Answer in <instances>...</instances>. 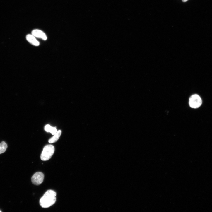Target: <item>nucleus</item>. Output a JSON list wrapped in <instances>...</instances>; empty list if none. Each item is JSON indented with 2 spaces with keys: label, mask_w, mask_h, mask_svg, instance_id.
Segmentation results:
<instances>
[{
  "label": "nucleus",
  "mask_w": 212,
  "mask_h": 212,
  "mask_svg": "<svg viewBox=\"0 0 212 212\" xmlns=\"http://www.w3.org/2000/svg\"><path fill=\"white\" fill-rule=\"evenodd\" d=\"M56 192L52 190L47 191L41 198L40 203L41 206L43 208H47L53 204L56 201Z\"/></svg>",
  "instance_id": "nucleus-1"
},
{
  "label": "nucleus",
  "mask_w": 212,
  "mask_h": 212,
  "mask_svg": "<svg viewBox=\"0 0 212 212\" xmlns=\"http://www.w3.org/2000/svg\"><path fill=\"white\" fill-rule=\"evenodd\" d=\"M55 151V148L52 145H48L44 148L40 158L43 161L48 160L54 154Z\"/></svg>",
  "instance_id": "nucleus-2"
},
{
  "label": "nucleus",
  "mask_w": 212,
  "mask_h": 212,
  "mask_svg": "<svg viewBox=\"0 0 212 212\" xmlns=\"http://www.w3.org/2000/svg\"><path fill=\"white\" fill-rule=\"evenodd\" d=\"M189 103L191 108L196 109L200 107L202 103V100L199 95L194 94L189 98Z\"/></svg>",
  "instance_id": "nucleus-3"
},
{
  "label": "nucleus",
  "mask_w": 212,
  "mask_h": 212,
  "mask_svg": "<svg viewBox=\"0 0 212 212\" xmlns=\"http://www.w3.org/2000/svg\"><path fill=\"white\" fill-rule=\"evenodd\" d=\"M44 177V175L42 173L37 172L32 176L31 181L33 184L36 185H39L43 182Z\"/></svg>",
  "instance_id": "nucleus-4"
},
{
  "label": "nucleus",
  "mask_w": 212,
  "mask_h": 212,
  "mask_svg": "<svg viewBox=\"0 0 212 212\" xmlns=\"http://www.w3.org/2000/svg\"><path fill=\"white\" fill-rule=\"evenodd\" d=\"M32 34L35 37L41 38L44 40L47 39V37L45 33L41 30H34L32 31Z\"/></svg>",
  "instance_id": "nucleus-5"
},
{
  "label": "nucleus",
  "mask_w": 212,
  "mask_h": 212,
  "mask_svg": "<svg viewBox=\"0 0 212 212\" xmlns=\"http://www.w3.org/2000/svg\"><path fill=\"white\" fill-rule=\"evenodd\" d=\"M27 41L32 45L37 46L40 45V43L35 37L32 35L28 34L26 37Z\"/></svg>",
  "instance_id": "nucleus-6"
},
{
  "label": "nucleus",
  "mask_w": 212,
  "mask_h": 212,
  "mask_svg": "<svg viewBox=\"0 0 212 212\" xmlns=\"http://www.w3.org/2000/svg\"><path fill=\"white\" fill-rule=\"evenodd\" d=\"M62 133V131L61 130L58 131L57 133L54 135V136L50 138L48 141L49 143H54L58 140L60 137Z\"/></svg>",
  "instance_id": "nucleus-7"
},
{
  "label": "nucleus",
  "mask_w": 212,
  "mask_h": 212,
  "mask_svg": "<svg viewBox=\"0 0 212 212\" xmlns=\"http://www.w3.org/2000/svg\"><path fill=\"white\" fill-rule=\"evenodd\" d=\"M7 147L8 146L4 141H3L0 143V154L5 152Z\"/></svg>",
  "instance_id": "nucleus-8"
},
{
  "label": "nucleus",
  "mask_w": 212,
  "mask_h": 212,
  "mask_svg": "<svg viewBox=\"0 0 212 212\" xmlns=\"http://www.w3.org/2000/svg\"><path fill=\"white\" fill-rule=\"evenodd\" d=\"M57 132V130L56 128L52 127L49 132L51 133L52 134L54 135Z\"/></svg>",
  "instance_id": "nucleus-9"
},
{
  "label": "nucleus",
  "mask_w": 212,
  "mask_h": 212,
  "mask_svg": "<svg viewBox=\"0 0 212 212\" xmlns=\"http://www.w3.org/2000/svg\"><path fill=\"white\" fill-rule=\"evenodd\" d=\"M52 127L49 125H47L45 127V129L46 132H49Z\"/></svg>",
  "instance_id": "nucleus-10"
},
{
  "label": "nucleus",
  "mask_w": 212,
  "mask_h": 212,
  "mask_svg": "<svg viewBox=\"0 0 212 212\" xmlns=\"http://www.w3.org/2000/svg\"><path fill=\"white\" fill-rule=\"evenodd\" d=\"M188 0H182V1L183 2H187Z\"/></svg>",
  "instance_id": "nucleus-11"
},
{
  "label": "nucleus",
  "mask_w": 212,
  "mask_h": 212,
  "mask_svg": "<svg viewBox=\"0 0 212 212\" xmlns=\"http://www.w3.org/2000/svg\"><path fill=\"white\" fill-rule=\"evenodd\" d=\"M1 212V210H0V212Z\"/></svg>",
  "instance_id": "nucleus-12"
}]
</instances>
